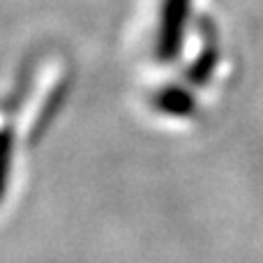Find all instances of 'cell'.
Returning a JSON list of instances; mask_svg holds the SVG:
<instances>
[{"label":"cell","mask_w":263,"mask_h":263,"mask_svg":"<svg viewBox=\"0 0 263 263\" xmlns=\"http://www.w3.org/2000/svg\"><path fill=\"white\" fill-rule=\"evenodd\" d=\"M190 0H162V14H159V42L157 51L164 60L173 58L180 49L182 30H185Z\"/></svg>","instance_id":"6da1fadb"}]
</instances>
